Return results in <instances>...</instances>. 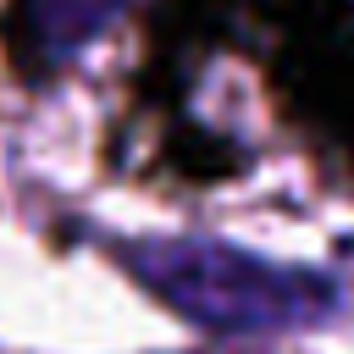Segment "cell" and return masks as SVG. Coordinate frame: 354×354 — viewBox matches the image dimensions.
<instances>
[{"mask_svg": "<svg viewBox=\"0 0 354 354\" xmlns=\"http://www.w3.org/2000/svg\"><path fill=\"white\" fill-rule=\"evenodd\" d=\"M133 277L216 337H293L332 326L348 299L337 271L254 254L227 238H144L127 249Z\"/></svg>", "mask_w": 354, "mask_h": 354, "instance_id": "6da1fadb", "label": "cell"}, {"mask_svg": "<svg viewBox=\"0 0 354 354\" xmlns=\"http://www.w3.org/2000/svg\"><path fill=\"white\" fill-rule=\"evenodd\" d=\"M337 282H343V299L354 304V238L343 243V271H337Z\"/></svg>", "mask_w": 354, "mask_h": 354, "instance_id": "7a4b0ae2", "label": "cell"}]
</instances>
